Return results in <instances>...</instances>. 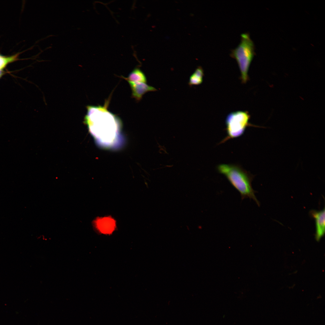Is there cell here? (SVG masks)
Here are the masks:
<instances>
[{
    "label": "cell",
    "instance_id": "1",
    "mask_svg": "<svg viewBox=\"0 0 325 325\" xmlns=\"http://www.w3.org/2000/svg\"><path fill=\"white\" fill-rule=\"evenodd\" d=\"M108 101H106L104 107L87 106L84 122L99 146L117 149L122 146L124 140L121 132L120 120L106 108Z\"/></svg>",
    "mask_w": 325,
    "mask_h": 325
},
{
    "label": "cell",
    "instance_id": "2",
    "mask_svg": "<svg viewBox=\"0 0 325 325\" xmlns=\"http://www.w3.org/2000/svg\"><path fill=\"white\" fill-rule=\"evenodd\" d=\"M217 169L238 191L242 200L246 198L252 199L259 206L260 202L255 195V191L252 187L253 175L237 164H220L217 166Z\"/></svg>",
    "mask_w": 325,
    "mask_h": 325
},
{
    "label": "cell",
    "instance_id": "3",
    "mask_svg": "<svg viewBox=\"0 0 325 325\" xmlns=\"http://www.w3.org/2000/svg\"><path fill=\"white\" fill-rule=\"evenodd\" d=\"M255 46L248 32L241 35L240 42L238 46L231 51L230 56L235 59L240 73V79L243 83L249 80L248 72L251 62L255 55Z\"/></svg>",
    "mask_w": 325,
    "mask_h": 325
},
{
    "label": "cell",
    "instance_id": "4",
    "mask_svg": "<svg viewBox=\"0 0 325 325\" xmlns=\"http://www.w3.org/2000/svg\"><path fill=\"white\" fill-rule=\"evenodd\" d=\"M250 118V115L247 111H239L229 114L225 120L227 135L220 143L241 136L249 126L262 127L250 124L249 122Z\"/></svg>",
    "mask_w": 325,
    "mask_h": 325
},
{
    "label": "cell",
    "instance_id": "5",
    "mask_svg": "<svg viewBox=\"0 0 325 325\" xmlns=\"http://www.w3.org/2000/svg\"><path fill=\"white\" fill-rule=\"evenodd\" d=\"M310 216L314 219L315 222V238L319 240L325 232V209L317 211L311 210L310 212Z\"/></svg>",
    "mask_w": 325,
    "mask_h": 325
},
{
    "label": "cell",
    "instance_id": "6",
    "mask_svg": "<svg viewBox=\"0 0 325 325\" xmlns=\"http://www.w3.org/2000/svg\"><path fill=\"white\" fill-rule=\"evenodd\" d=\"M132 91V97L137 101H140L146 93L157 90L155 87L148 85L146 83L128 81Z\"/></svg>",
    "mask_w": 325,
    "mask_h": 325
},
{
    "label": "cell",
    "instance_id": "7",
    "mask_svg": "<svg viewBox=\"0 0 325 325\" xmlns=\"http://www.w3.org/2000/svg\"><path fill=\"white\" fill-rule=\"evenodd\" d=\"M97 225L100 231L104 234L111 233L115 227L114 221L109 218H105L100 219L98 221Z\"/></svg>",
    "mask_w": 325,
    "mask_h": 325
},
{
    "label": "cell",
    "instance_id": "8",
    "mask_svg": "<svg viewBox=\"0 0 325 325\" xmlns=\"http://www.w3.org/2000/svg\"><path fill=\"white\" fill-rule=\"evenodd\" d=\"M127 82L147 83V79L144 73L139 68L136 67L129 74L127 77L122 76Z\"/></svg>",
    "mask_w": 325,
    "mask_h": 325
},
{
    "label": "cell",
    "instance_id": "9",
    "mask_svg": "<svg viewBox=\"0 0 325 325\" xmlns=\"http://www.w3.org/2000/svg\"><path fill=\"white\" fill-rule=\"evenodd\" d=\"M204 75L203 68L201 66L198 67L190 76L188 85L190 86L200 85L203 82Z\"/></svg>",
    "mask_w": 325,
    "mask_h": 325
},
{
    "label": "cell",
    "instance_id": "10",
    "mask_svg": "<svg viewBox=\"0 0 325 325\" xmlns=\"http://www.w3.org/2000/svg\"><path fill=\"white\" fill-rule=\"evenodd\" d=\"M17 55L5 57L0 55V70L4 68L8 63L16 60Z\"/></svg>",
    "mask_w": 325,
    "mask_h": 325
},
{
    "label": "cell",
    "instance_id": "11",
    "mask_svg": "<svg viewBox=\"0 0 325 325\" xmlns=\"http://www.w3.org/2000/svg\"><path fill=\"white\" fill-rule=\"evenodd\" d=\"M4 72L2 70H0V78L4 74Z\"/></svg>",
    "mask_w": 325,
    "mask_h": 325
}]
</instances>
